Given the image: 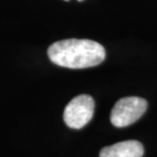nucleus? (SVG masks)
<instances>
[{
	"label": "nucleus",
	"mask_w": 157,
	"mask_h": 157,
	"mask_svg": "<svg viewBox=\"0 0 157 157\" xmlns=\"http://www.w3.org/2000/svg\"><path fill=\"white\" fill-rule=\"evenodd\" d=\"M94 108L95 102L91 96L83 94L75 97L64 109V122L71 128H82L92 119Z\"/></svg>",
	"instance_id": "7ed1b4c3"
},
{
	"label": "nucleus",
	"mask_w": 157,
	"mask_h": 157,
	"mask_svg": "<svg viewBox=\"0 0 157 157\" xmlns=\"http://www.w3.org/2000/svg\"><path fill=\"white\" fill-rule=\"evenodd\" d=\"M53 63L67 68L96 67L105 59V49L98 42L88 39H67L53 43L48 48Z\"/></svg>",
	"instance_id": "f257e3e1"
},
{
	"label": "nucleus",
	"mask_w": 157,
	"mask_h": 157,
	"mask_svg": "<svg viewBox=\"0 0 157 157\" xmlns=\"http://www.w3.org/2000/svg\"><path fill=\"white\" fill-rule=\"evenodd\" d=\"M143 154L144 147L136 140L115 143L100 151V157H142Z\"/></svg>",
	"instance_id": "20e7f679"
},
{
	"label": "nucleus",
	"mask_w": 157,
	"mask_h": 157,
	"mask_svg": "<svg viewBox=\"0 0 157 157\" xmlns=\"http://www.w3.org/2000/svg\"><path fill=\"white\" fill-rule=\"evenodd\" d=\"M148 103L140 97H124L115 103L110 113L111 124L117 128H124L137 121L147 110Z\"/></svg>",
	"instance_id": "f03ea898"
}]
</instances>
